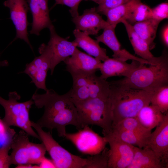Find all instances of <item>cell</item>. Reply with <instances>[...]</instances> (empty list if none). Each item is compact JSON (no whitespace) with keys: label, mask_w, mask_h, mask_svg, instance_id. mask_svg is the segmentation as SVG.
Instances as JSON below:
<instances>
[{"label":"cell","mask_w":168,"mask_h":168,"mask_svg":"<svg viewBox=\"0 0 168 168\" xmlns=\"http://www.w3.org/2000/svg\"><path fill=\"white\" fill-rule=\"evenodd\" d=\"M11 149L10 140L0 148V168H8L11 165L9 152Z\"/></svg>","instance_id":"31"},{"label":"cell","mask_w":168,"mask_h":168,"mask_svg":"<svg viewBox=\"0 0 168 168\" xmlns=\"http://www.w3.org/2000/svg\"><path fill=\"white\" fill-rule=\"evenodd\" d=\"M73 85L69 91L73 102L109 96V82L96 73L72 76Z\"/></svg>","instance_id":"7"},{"label":"cell","mask_w":168,"mask_h":168,"mask_svg":"<svg viewBox=\"0 0 168 168\" xmlns=\"http://www.w3.org/2000/svg\"><path fill=\"white\" fill-rule=\"evenodd\" d=\"M31 125L36 131L56 168H88V157L82 158L70 152L55 141L50 132L44 131L36 123L31 121Z\"/></svg>","instance_id":"6"},{"label":"cell","mask_w":168,"mask_h":168,"mask_svg":"<svg viewBox=\"0 0 168 168\" xmlns=\"http://www.w3.org/2000/svg\"><path fill=\"white\" fill-rule=\"evenodd\" d=\"M8 63L6 60H0V67H6L8 66Z\"/></svg>","instance_id":"38"},{"label":"cell","mask_w":168,"mask_h":168,"mask_svg":"<svg viewBox=\"0 0 168 168\" xmlns=\"http://www.w3.org/2000/svg\"><path fill=\"white\" fill-rule=\"evenodd\" d=\"M39 52L40 55L27 64L25 70L21 73L27 74L32 79L31 82L34 83L37 89L46 91L48 89L45 82L47 72L51 67V58L44 44L40 45Z\"/></svg>","instance_id":"11"},{"label":"cell","mask_w":168,"mask_h":168,"mask_svg":"<svg viewBox=\"0 0 168 168\" xmlns=\"http://www.w3.org/2000/svg\"><path fill=\"white\" fill-rule=\"evenodd\" d=\"M152 18L161 21L168 18V3L167 2L161 3L152 8Z\"/></svg>","instance_id":"33"},{"label":"cell","mask_w":168,"mask_h":168,"mask_svg":"<svg viewBox=\"0 0 168 168\" xmlns=\"http://www.w3.org/2000/svg\"><path fill=\"white\" fill-rule=\"evenodd\" d=\"M111 132L123 141L140 148L146 146L151 134H142L127 130L115 129H113Z\"/></svg>","instance_id":"26"},{"label":"cell","mask_w":168,"mask_h":168,"mask_svg":"<svg viewBox=\"0 0 168 168\" xmlns=\"http://www.w3.org/2000/svg\"><path fill=\"white\" fill-rule=\"evenodd\" d=\"M165 114L150 104L143 107L136 117L144 127L152 131L163 121Z\"/></svg>","instance_id":"25"},{"label":"cell","mask_w":168,"mask_h":168,"mask_svg":"<svg viewBox=\"0 0 168 168\" xmlns=\"http://www.w3.org/2000/svg\"><path fill=\"white\" fill-rule=\"evenodd\" d=\"M161 36L163 43L166 47H168V26L166 24L162 29Z\"/></svg>","instance_id":"36"},{"label":"cell","mask_w":168,"mask_h":168,"mask_svg":"<svg viewBox=\"0 0 168 168\" xmlns=\"http://www.w3.org/2000/svg\"><path fill=\"white\" fill-rule=\"evenodd\" d=\"M115 28L110 25L103 29V31L101 35L96 37V40L99 43H104L113 51V58L123 61L126 62L131 60L148 65L155 64L136 57L125 49H123L116 36Z\"/></svg>","instance_id":"16"},{"label":"cell","mask_w":168,"mask_h":168,"mask_svg":"<svg viewBox=\"0 0 168 168\" xmlns=\"http://www.w3.org/2000/svg\"><path fill=\"white\" fill-rule=\"evenodd\" d=\"M49 0H28L30 11L32 16L30 34L39 36L40 31L45 28L49 29L53 25L49 15Z\"/></svg>","instance_id":"18"},{"label":"cell","mask_w":168,"mask_h":168,"mask_svg":"<svg viewBox=\"0 0 168 168\" xmlns=\"http://www.w3.org/2000/svg\"><path fill=\"white\" fill-rule=\"evenodd\" d=\"M8 96V99L6 100L0 96V105L5 111L4 117L1 119V123L6 129H8L11 126H16L29 135L40 140L39 135L31 125L30 119L29 111L34 104L32 99L24 102H18L21 96L16 91L10 92Z\"/></svg>","instance_id":"5"},{"label":"cell","mask_w":168,"mask_h":168,"mask_svg":"<svg viewBox=\"0 0 168 168\" xmlns=\"http://www.w3.org/2000/svg\"><path fill=\"white\" fill-rule=\"evenodd\" d=\"M141 0H130L127 2L108 10L103 13L107 18V21L115 28L124 20H126L132 10Z\"/></svg>","instance_id":"24"},{"label":"cell","mask_w":168,"mask_h":168,"mask_svg":"<svg viewBox=\"0 0 168 168\" xmlns=\"http://www.w3.org/2000/svg\"><path fill=\"white\" fill-rule=\"evenodd\" d=\"M85 1L91 0L99 4L102 2L104 0H85Z\"/></svg>","instance_id":"39"},{"label":"cell","mask_w":168,"mask_h":168,"mask_svg":"<svg viewBox=\"0 0 168 168\" xmlns=\"http://www.w3.org/2000/svg\"><path fill=\"white\" fill-rule=\"evenodd\" d=\"M39 168H56L52 160L48 159L44 156L42 159L39 165Z\"/></svg>","instance_id":"35"},{"label":"cell","mask_w":168,"mask_h":168,"mask_svg":"<svg viewBox=\"0 0 168 168\" xmlns=\"http://www.w3.org/2000/svg\"><path fill=\"white\" fill-rule=\"evenodd\" d=\"M104 136L110 146L108 168H128L133 159L135 146L121 140L111 132Z\"/></svg>","instance_id":"10"},{"label":"cell","mask_w":168,"mask_h":168,"mask_svg":"<svg viewBox=\"0 0 168 168\" xmlns=\"http://www.w3.org/2000/svg\"><path fill=\"white\" fill-rule=\"evenodd\" d=\"M1 120L0 119V122H1Z\"/></svg>","instance_id":"40"},{"label":"cell","mask_w":168,"mask_h":168,"mask_svg":"<svg viewBox=\"0 0 168 168\" xmlns=\"http://www.w3.org/2000/svg\"><path fill=\"white\" fill-rule=\"evenodd\" d=\"M3 5L10 9V18L16 28V35L13 40L19 39L24 40L33 51L28 38L27 27L29 24L27 13L30 8L26 0H7Z\"/></svg>","instance_id":"12"},{"label":"cell","mask_w":168,"mask_h":168,"mask_svg":"<svg viewBox=\"0 0 168 168\" xmlns=\"http://www.w3.org/2000/svg\"><path fill=\"white\" fill-rule=\"evenodd\" d=\"M85 0H55V3L54 6L58 4L65 5L70 8L69 12L72 17L79 15L78 7L80 2Z\"/></svg>","instance_id":"34"},{"label":"cell","mask_w":168,"mask_h":168,"mask_svg":"<svg viewBox=\"0 0 168 168\" xmlns=\"http://www.w3.org/2000/svg\"><path fill=\"white\" fill-rule=\"evenodd\" d=\"M161 55L157 63L148 66L141 63L128 77L112 81L119 85L155 92L168 84V56L165 51Z\"/></svg>","instance_id":"3"},{"label":"cell","mask_w":168,"mask_h":168,"mask_svg":"<svg viewBox=\"0 0 168 168\" xmlns=\"http://www.w3.org/2000/svg\"><path fill=\"white\" fill-rule=\"evenodd\" d=\"M130 0H104L96 8L98 13L103 14L109 10L114 8Z\"/></svg>","instance_id":"32"},{"label":"cell","mask_w":168,"mask_h":168,"mask_svg":"<svg viewBox=\"0 0 168 168\" xmlns=\"http://www.w3.org/2000/svg\"><path fill=\"white\" fill-rule=\"evenodd\" d=\"M113 129L127 130L145 134H150L152 132L141 124L136 117L121 120L113 127Z\"/></svg>","instance_id":"27"},{"label":"cell","mask_w":168,"mask_h":168,"mask_svg":"<svg viewBox=\"0 0 168 168\" xmlns=\"http://www.w3.org/2000/svg\"><path fill=\"white\" fill-rule=\"evenodd\" d=\"M73 33L75 37L74 41L77 47L82 48L89 55L103 62L109 58L106 50L100 46L97 40L92 39L89 35L77 29H75Z\"/></svg>","instance_id":"21"},{"label":"cell","mask_w":168,"mask_h":168,"mask_svg":"<svg viewBox=\"0 0 168 168\" xmlns=\"http://www.w3.org/2000/svg\"><path fill=\"white\" fill-rule=\"evenodd\" d=\"M121 23L125 27L135 54L141 58L152 63H157L161 60V55L159 57H154L150 52L148 44L137 33L132 25L125 20H123Z\"/></svg>","instance_id":"20"},{"label":"cell","mask_w":168,"mask_h":168,"mask_svg":"<svg viewBox=\"0 0 168 168\" xmlns=\"http://www.w3.org/2000/svg\"><path fill=\"white\" fill-rule=\"evenodd\" d=\"M150 104L156 107L163 114L168 113V85L161 86L154 92Z\"/></svg>","instance_id":"29"},{"label":"cell","mask_w":168,"mask_h":168,"mask_svg":"<svg viewBox=\"0 0 168 168\" xmlns=\"http://www.w3.org/2000/svg\"><path fill=\"white\" fill-rule=\"evenodd\" d=\"M49 29L50 39L47 44L46 45L50 56L51 65L50 70L51 74L52 75L56 66L71 56L77 45L74 41H69L67 39L58 35L54 25Z\"/></svg>","instance_id":"13"},{"label":"cell","mask_w":168,"mask_h":168,"mask_svg":"<svg viewBox=\"0 0 168 168\" xmlns=\"http://www.w3.org/2000/svg\"><path fill=\"white\" fill-rule=\"evenodd\" d=\"M128 168H165L156 154L150 148L135 147L132 160Z\"/></svg>","instance_id":"22"},{"label":"cell","mask_w":168,"mask_h":168,"mask_svg":"<svg viewBox=\"0 0 168 168\" xmlns=\"http://www.w3.org/2000/svg\"><path fill=\"white\" fill-rule=\"evenodd\" d=\"M73 102L82 128L86 125L98 126L102 129L104 136L112 131L113 117L109 96Z\"/></svg>","instance_id":"4"},{"label":"cell","mask_w":168,"mask_h":168,"mask_svg":"<svg viewBox=\"0 0 168 168\" xmlns=\"http://www.w3.org/2000/svg\"><path fill=\"white\" fill-rule=\"evenodd\" d=\"M161 21L153 18L132 25L137 33L148 45L150 50L155 46L154 41L158 26Z\"/></svg>","instance_id":"23"},{"label":"cell","mask_w":168,"mask_h":168,"mask_svg":"<svg viewBox=\"0 0 168 168\" xmlns=\"http://www.w3.org/2000/svg\"><path fill=\"white\" fill-rule=\"evenodd\" d=\"M145 147L151 149L165 168H168V112L165 114L163 121L151 132Z\"/></svg>","instance_id":"15"},{"label":"cell","mask_w":168,"mask_h":168,"mask_svg":"<svg viewBox=\"0 0 168 168\" xmlns=\"http://www.w3.org/2000/svg\"><path fill=\"white\" fill-rule=\"evenodd\" d=\"M109 149L105 147L100 153L89 157L90 168H108Z\"/></svg>","instance_id":"30"},{"label":"cell","mask_w":168,"mask_h":168,"mask_svg":"<svg viewBox=\"0 0 168 168\" xmlns=\"http://www.w3.org/2000/svg\"><path fill=\"white\" fill-rule=\"evenodd\" d=\"M29 135L22 130L14 135L10 140L12 152L10 156L11 165H39L45 156L46 151L43 144L30 141Z\"/></svg>","instance_id":"8"},{"label":"cell","mask_w":168,"mask_h":168,"mask_svg":"<svg viewBox=\"0 0 168 168\" xmlns=\"http://www.w3.org/2000/svg\"><path fill=\"white\" fill-rule=\"evenodd\" d=\"M132 61L129 63L125 61L109 58L102 63L99 69L101 73L100 77L105 80L115 76L127 77L142 63L138 61Z\"/></svg>","instance_id":"19"},{"label":"cell","mask_w":168,"mask_h":168,"mask_svg":"<svg viewBox=\"0 0 168 168\" xmlns=\"http://www.w3.org/2000/svg\"><path fill=\"white\" fill-rule=\"evenodd\" d=\"M63 62L66 69L71 76L80 74L96 73L99 70L101 61L83 52L77 48L73 54Z\"/></svg>","instance_id":"14"},{"label":"cell","mask_w":168,"mask_h":168,"mask_svg":"<svg viewBox=\"0 0 168 168\" xmlns=\"http://www.w3.org/2000/svg\"><path fill=\"white\" fill-rule=\"evenodd\" d=\"M31 99L37 108H44L42 116L36 122L42 128L55 129L58 136L62 137H65L68 125L75 126L78 130L82 128L69 91L62 95L52 89H48L43 94H38L36 91Z\"/></svg>","instance_id":"1"},{"label":"cell","mask_w":168,"mask_h":168,"mask_svg":"<svg viewBox=\"0 0 168 168\" xmlns=\"http://www.w3.org/2000/svg\"><path fill=\"white\" fill-rule=\"evenodd\" d=\"M109 83L112 127L125 118L136 117L143 107L150 104L154 92L119 85L112 81Z\"/></svg>","instance_id":"2"},{"label":"cell","mask_w":168,"mask_h":168,"mask_svg":"<svg viewBox=\"0 0 168 168\" xmlns=\"http://www.w3.org/2000/svg\"><path fill=\"white\" fill-rule=\"evenodd\" d=\"M64 138L70 141L81 153L90 155L100 153L108 144L106 138L86 125L73 133H66Z\"/></svg>","instance_id":"9"},{"label":"cell","mask_w":168,"mask_h":168,"mask_svg":"<svg viewBox=\"0 0 168 168\" xmlns=\"http://www.w3.org/2000/svg\"><path fill=\"white\" fill-rule=\"evenodd\" d=\"M152 18V8L141 2L132 10L126 21L133 25L136 23Z\"/></svg>","instance_id":"28"},{"label":"cell","mask_w":168,"mask_h":168,"mask_svg":"<svg viewBox=\"0 0 168 168\" xmlns=\"http://www.w3.org/2000/svg\"><path fill=\"white\" fill-rule=\"evenodd\" d=\"M76 29L88 35H96L110 25L104 20L95 7L85 10L81 15L72 17Z\"/></svg>","instance_id":"17"},{"label":"cell","mask_w":168,"mask_h":168,"mask_svg":"<svg viewBox=\"0 0 168 168\" xmlns=\"http://www.w3.org/2000/svg\"><path fill=\"white\" fill-rule=\"evenodd\" d=\"M16 168H39V166L34 165L32 166V164H26L23 165H18Z\"/></svg>","instance_id":"37"}]
</instances>
